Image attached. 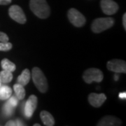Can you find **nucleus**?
Returning <instances> with one entry per match:
<instances>
[{
    "label": "nucleus",
    "mask_w": 126,
    "mask_h": 126,
    "mask_svg": "<svg viewBox=\"0 0 126 126\" xmlns=\"http://www.w3.org/2000/svg\"><path fill=\"white\" fill-rule=\"evenodd\" d=\"M30 7L34 14L41 19L47 18L50 14L49 6L46 0H30Z\"/></svg>",
    "instance_id": "nucleus-1"
},
{
    "label": "nucleus",
    "mask_w": 126,
    "mask_h": 126,
    "mask_svg": "<svg viewBox=\"0 0 126 126\" xmlns=\"http://www.w3.org/2000/svg\"><path fill=\"white\" fill-rule=\"evenodd\" d=\"M32 77L37 89L42 93H46L48 90V82L42 71L39 67H34L32 69Z\"/></svg>",
    "instance_id": "nucleus-2"
},
{
    "label": "nucleus",
    "mask_w": 126,
    "mask_h": 126,
    "mask_svg": "<svg viewBox=\"0 0 126 126\" xmlns=\"http://www.w3.org/2000/svg\"><path fill=\"white\" fill-rule=\"evenodd\" d=\"M114 20L111 18H99L93 20L91 29L94 33H100L112 27Z\"/></svg>",
    "instance_id": "nucleus-3"
},
{
    "label": "nucleus",
    "mask_w": 126,
    "mask_h": 126,
    "mask_svg": "<svg viewBox=\"0 0 126 126\" xmlns=\"http://www.w3.org/2000/svg\"><path fill=\"white\" fill-rule=\"evenodd\" d=\"M104 75L102 72L97 68H90L84 72L83 79L86 83L90 84L93 81L99 83L103 80Z\"/></svg>",
    "instance_id": "nucleus-4"
},
{
    "label": "nucleus",
    "mask_w": 126,
    "mask_h": 126,
    "mask_svg": "<svg viewBox=\"0 0 126 126\" xmlns=\"http://www.w3.org/2000/svg\"><path fill=\"white\" fill-rule=\"evenodd\" d=\"M68 18L70 23L76 27H82L86 23V18L84 17V16L75 9H71L69 10Z\"/></svg>",
    "instance_id": "nucleus-5"
},
{
    "label": "nucleus",
    "mask_w": 126,
    "mask_h": 126,
    "mask_svg": "<svg viewBox=\"0 0 126 126\" xmlns=\"http://www.w3.org/2000/svg\"><path fill=\"white\" fill-rule=\"evenodd\" d=\"M9 14L10 17L17 23L20 24H25L26 23V16L23 12V9L18 5L11 6L9 8Z\"/></svg>",
    "instance_id": "nucleus-6"
},
{
    "label": "nucleus",
    "mask_w": 126,
    "mask_h": 126,
    "mask_svg": "<svg viewBox=\"0 0 126 126\" xmlns=\"http://www.w3.org/2000/svg\"><path fill=\"white\" fill-rule=\"evenodd\" d=\"M107 67L109 70L115 73H126V63L122 60H112L107 63Z\"/></svg>",
    "instance_id": "nucleus-7"
},
{
    "label": "nucleus",
    "mask_w": 126,
    "mask_h": 126,
    "mask_svg": "<svg viewBox=\"0 0 126 126\" xmlns=\"http://www.w3.org/2000/svg\"><path fill=\"white\" fill-rule=\"evenodd\" d=\"M100 5L104 14L109 16L115 14L119 9L117 3L113 0H102Z\"/></svg>",
    "instance_id": "nucleus-8"
},
{
    "label": "nucleus",
    "mask_w": 126,
    "mask_h": 126,
    "mask_svg": "<svg viewBox=\"0 0 126 126\" xmlns=\"http://www.w3.org/2000/svg\"><path fill=\"white\" fill-rule=\"evenodd\" d=\"M37 102H38V99L34 94L30 95L27 100L24 108V113L27 118H30L32 116L37 107Z\"/></svg>",
    "instance_id": "nucleus-9"
},
{
    "label": "nucleus",
    "mask_w": 126,
    "mask_h": 126,
    "mask_svg": "<svg viewBox=\"0 0 126 126\" xmlns=\"http://www.w3.org/2000/svg\"><path fill=\"white\" fill-rule=\"evenodd\" d=\"M107 97L104 93L97 94V93H90L88 96L89 103L94 107H99L102 104L106 101Z\"/></svg>",
    "instance_id": "nucleus-10"
},
{
    "label": "nucleus",
    "mask_w": 126,
    "mask_h": 126,
    "mask_svg": "<svg viewBox=\"0 0 126 126\" xmlns=\"http://www.w3.org/2000/svg\"><path fill=\"white\" fill-rule=\"evenodd\" d=\"M121 121L115 116H107L100 120L98 123L97 126H120Z\"/></svg>",
    "instance_id": "nucleus-11"
},
{
    "label": "nucleus",
    "mask_w": 126,
    "mask_h": 126,
    "mask_svg": "<svg viewBox=\"0 0 126 126\" xmlns=\"http://www.w3.org/2000/svg\"><path fill=\"white\" fill-rule=\"evenodd\" d=\"M41 119L43 123L46 126H53L55 125V120L53 116L46 111H42L40 113Z\"/></svg>",
    "instance_id": "nucleus-12"
},
{
    "label": "nucleus",
    "mask_w": 126,
    "mask_h": 126,
    "mask_svg": "<svg viewBox=\"0 0 126 126\" xmlns=\"http://www.w3.org/2000/svg\"><path fill=\"white\" fill-rule=\"evenodd\" d=\"M31 78V73L29 69H25L21 73V74L18 77V83L21 84L22 86H26L27 83L30 82Z\"/></svg>",
    "instance_id": "nucleus-13"
},
{
    "label": "nucleus",
    "mask_w": 126,
    "mask_h": 126,
    "mask_svg": "<svg viewBox=\"0 0 126 126\" xmlns=\"http://www.w3.org/2000/svg\"><path fill=\"white\" fill-rule=\"evenodd\" d=\"M12 90L8 86H1L0 87V99L6 100L11 96Z\"/></svg>",
    "instance_id": "nucleus-14"
},
{
    "label": "nucleus",
    "mask_w": 126,
    "mask_h": 126,
    "mask_svg": "<svg viewBox=\"0 0 126 126\" xmlns=\"http://www.w3.org/2000/svg\"><path fill=\"white\" fill-rule=\"evenodd\" d=\"M14 90L16 93V97L18 98V100H23L25 98V90L24 86L20 83H16L14 86Z\"/></svg>",
    "instance_id": "nucleus-15"
},
{
    "label": "nucleus",
    "mask_w": 126,
    "mask_h": 126,
    "mask_svg": "<svg viewBox=\"0 0 126 126\" xmlns=\"http://www.w3.org/2000/svg\"><path fill=\"white\" fill-rule=\"evenodd\" d=\"M1 67L4 70L6 71H9V72H13L16 70V64L13 63L12 62H11L8 59L5 58L3 59L1 62Z\"/></svg>",
    "instance_id": "nucleus-16"
},
{
    "label": "nucleus",
    "mask_w": 126,
    "mask_h": 126,
    "mask_svg": "<svg viewBox=\"0 0 126 126\" xmlns=\"http://www.w3.org/2000/svg\"><path fill=\"white\" fill-rule=\"evenodd\" d=\"M13 79L12 72L4 70L0 72V82L1 83H9Z\"/></svg>",
    "instance_id": "nucleus-17"
},
{
    "label": "nucleus",
    "mask_w": 126,
    "mask_h": 126,
    "mask_svg": "<svg viewBox=\"0 0 126 126\" xmlns=\"http://www.w3.org/2000/svg\"><path fill=\"white\" fill-rule=\"evenodd\" d=\"M14 107H13L7 102L4 105L3 111H4V114L6 116H11V115L13 114V113H14Z\"/></svg>",
    "instance_id": "nucleus-18"
},
{
    "label": "nucleus",
    "mask_w": 126,
    "mask_h": 126,
    "mask_svg": "<svg viewBox=\"0 0 126 126\" xmlns=\"http://www.w3.org/2000/svg\"><path fill=\"white\" fill-rule=\"evenodd\" d=\"M13 46L11 43L8 42H0V50L1 51H8L12 48Z\"/></svg>",
    "instance_id": "nucleus-19"
},
{
    "label": "nucleus",
    "mask_w": 126,
    "mask_h": 126,
    "mask_svg": "<svg viewBox=\"0 0 126 126\" xmlns=\"http://www.w3.org/2000/svg\"><path fill=\"white\" fill-rule=\"evenodd\" d=\"M6 126H25V124H23L22 121H20V119H16L15 121H9L6 123Z\"/></svg>",
    "instance_id": "nucleus-20"
},
{
    "label": "nucleus",
    "mask_w": 126,
    "mask_h": 126,
    "mask_svg": "<svg viewBox=\"0 0 126 126\" xmlns=\"http://www.w3.org/2000/svg\"><path fill=\"white\" fill-rule=\"evenodd\" d=\"M9 101H8V102H9L13 107H17V105H18V99L16 97H14V96H11L10 97H9Z\"/></svg>",
    "instance_id": "nucleus-21"
},
{
    "label": "nucleus",
    "mask_w": 126,
    "mask_h": 126,
    "mask_svg": "<svg viewBox=\"0 0 126 126\" xmlns=\"http://www.w3.org/2000/svg\"><path fill=\"white\" fill-rule=\"evenodd\" d=\"M9 41V36L4 32H0V42H8Z\"/></svg>",
    "instance_id": "nucleus-22"
},
{
    "label": "nucleus",
    "mask_w": 126,
    "mask_h": 126,
    "mask_svg": "<svg viewBox=\"0 0 126 126\" xmlns=\"http://www.w3.org/2000/svg\"><path fill=\"white\" fill-rule=\"evenodd\" d=\"M12 0H0V5H7L11 2Z\"/></svg>",
    "instance_id": "nucleus-23"
},
{
    "label": "nucleus",
    "mask_w": 126,
    "mask_h": 126,
    "mask_svg": "<svg viewBox=\"0 0 126 126\" xmlns=\"http://www.w3.org/2000/svg\"><path fill=\"white\" fill-rule=\"evenodd\" d=\"M123 25L125 28V30H126V14H124L123 16Z\"/></svg>",
    "instance_id": "nucleus-24"
},
{
    "label": "nucleus",
    "mask_w": 126,
    "mask_h": 126,
    "mask_svg": "<svg viewBox=\"0 0 126 126\" xmlns=\"http://www.w3.org/2000/svg\"><path fill=\"white\" fill-rule=\"evenodd\" d=\"M118 97H119V98H121V99H126V92H124V93H119V95H118Z\"/></svg>",
    "instance_id": "nucleus-25"
},
{
    "label": "nucleus",
    "mask_w": 126,
    "mask_h": 126,
    "mask_svg": "<svg viewBox=\"0 0 126 126\" xmlns=\"http://www.w3.org/2000/svg\"><path fill=\"white\" fill-rule=\"evenodd\" d=\"M118 73H116V74H115V76H114V78H115V81H117L118 79Z\"/></svg>",
    "instance_id": "nucleus-26"
},
{
    "label": "nucleus",
    "mask_w": 126,
    "mask_h": 126,
    "mask_svg": "<svg viewBox=\"0 0 126 126\" xmlns=\"http://www.w3.org/2000/svg\"><path fill=\"white\" fill-rule=\"evenodd\" d=\"M34 126H40V124H34Z\"/></svg>",
    "instance_id": "nucleus-27"
},
{
    "label": "nucleus",
    "mask_w": 126,
    "mask_h": 126,
    "mask_svg": "<svg viewBox=\"0 0 126 126\" xmlns=\"http://www.w3.org/2000/svg\"><path fill=\"white\" fill-rule=\"evenodd\" d=\"M1 83L0 82V87H1Z\"/></svg>",
    "instance_id": "nucleus-28"
}]
</instances>
